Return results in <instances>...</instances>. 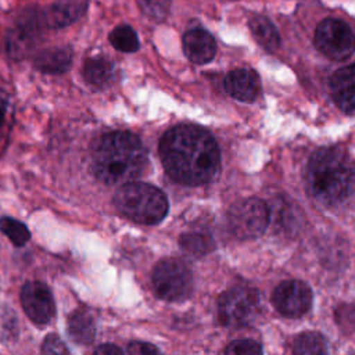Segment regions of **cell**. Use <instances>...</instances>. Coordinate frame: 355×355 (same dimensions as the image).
Returning <instances> with one entry per match:
<instances>
[{
	"label": "cell",
	"mask_w": 355,
	"mask_h": 355,
	"mask_svg": "<svg viewBox=\"0 0 355 355\" xmlns=\"http://www.w3.org/2000/svg\"><path fill=\"white\" fill-rule=\"evenodd\" d=\"M159 155L166 173L178 183L204 184L215 178L220 166L215 139L196 125L171 128L159 141Z\"/></svg>",
	"instance_id": "obj_1"
},
{
	"label": "cell",
	"mask_w": 355,
	"mask_h": 355,
	"mask_svg": "<svg viewBox=\"0 0 355 355\" xmlns=\"http://www.w3.org/2000/svg\"><path fill=\"white\" fill-rule=\"evenodd\" d=\"M147 164V151L141 141L128 132L105 135L97 144L92 169L105 184H126L137 179Z\"/></svg>",
	"instance_id": "obj_2"
},
{
	"label": "cell",
	"mask_w": 355,
	"mask_h": 355,
	"mask_svg": "<svg viewBox=\"0 0 355 355\" xmlns=\"http://www.w3.org/2000/svg\"><path fill=\"white\" fill-rule=\"evenodd\" d=\"M306 183L318 202L326 207L344 202L354 184V165L349 154L338 147L315 151L308 164Z\"/></svg>",
	"instance_id": "obj_3"
},
{
	"label": "cell",
	"mask_w": 355,
	"mask_h": 355,
	"mask_svg": "<svg viewBox=\"0 0 355 355\" xmlns=\"http://www.w3.org/2000/svg\"><path fill=\"white\" fill-rule=\"evenodd\" d=\"M114 204L123 216L143 225H155L168 214L165 194L158 187L141 182L121 186L114 197Z\"/></svg>",
	"instance_id": "obj_4"
},
{
	"label": "cell",
	"mask_w": 355,
	"mask_h": 355,
	"mask_svg": "<svg viewBox=\"0 0 355 355\" xmlns=\"http://www.w3.org/2000/svg\"><path fill=\"white\" fill-rule=\"evenodd\" d=\"M153 286L159 298L182 301L191 294L193 275L182 259L165 258L154 266Z\"/></svg>",
	"instance_id": "obj_5"
},
{
	"label": "cell",
	"mask_w": 355,
	"mask_h": 355,
	"mask_svg": "<svg viewBox=\"0 0 355 355\" xmlns=\"http://www.w3.org/2000/svg\"><path fill=\"white\" fill-rule=\"evenodd\" d=\"M259 297L254 288L239 286L226 290L218 301V316L223 326L241 327L254 320Z\"/></svg>",
	"instance_id": "obj_6"
},
{
	"label": "cell",
	"mask_w": 355,
	"mask_h": 355,
	"mask_svg": "<svg viewBox=\"0 0 355 355\" xmlns=\"http://www.w3.org/2000/svg\"><path fill=\"white\" fill-rule=\"evenodd\" d=\"M227 222L236 237L243 240L255 239L265 232L269 222V211L262 200L245 198L230 208Z\"/></svg>",
	"instance_id": "obj_7"
},
{
	"label": "cell",
	"mask_w": 355,
	"mask_h": 355,
	"mask_svg": "<svg viewBox=\"0 0 355 355\" xmlns=\"http://www.w3.org/2000/svg\"><path fill=\"white\" fill-rule=\"evenodd\" d=\"M315 44L326 57L344 61L354 53L352 29L340 19L327 18L316 28Z\"/></svg>",
	"instance_id": "obj_8"
},
{
	"label": "cell",
	"mask_w": 355,
	"mask_h": 355,
	"mask_svg": "<svg viewBox=\"0 0 355 355\" xmlns=\"http://www.w3.org/2000/svg\"><path fill=\"white\" fill-rule=\"evenodd\" d=\"M272 302L283 316L300 318L305 315L312 305V290L301 280H286L275 288Z\"/></svg>",
	"instance_id": "obj_9"
},
{
	"label": "cell",
	"mask_w": 355,
	"mask_h": 355,
	"mask_svg": "<svg viewBox=\"0 0 355 355\" xmlns=\"http://www.w3.org/2000/svg\"><path fill=\"white\" fill-rule=\"evenodd\" d=\"M25 313L36 324H47L55 315V304L50 288L42 282H28L21 291Z\"/></svg>",
	"instance_id": "obj_10"
},
{
	"label": "cell",
	"mask_w": 355,
	"mask_h": 355,
	"mask_svg": "<svg viewBox=\"0 0 355 355\" xmlns=\"http://www.w3.org/2000/svg\"><path fill=\"white\" fill-rule=\"evenodd\" d=\"M87 10V0H55L47 8L40 10L44 28L60 29L78 21Z\"/></svg>",
	"instance_id": "obj_11"
},
{
	"label": "cell",
	"mask_w": 355,
	"mask_h": 355,
	"mask_svg": "<svg viewBox=\"0 0 355 355\" xmlns=\"http://www.w3.org/2000/svg\"><path fill=\"white\" fill-rule=\"evenodd\" d=\"M225 89L233 98L243 103H252L261 92L259 76L252 69H234L225 78Z\"/></svg>",
	"instance_id": "obj_12"
},
{
	"label": "cell",
	"mask_w": 355,
	"mask_h": 355,
	"mask_svg": "<svg viewBox=\"0 0 355 355\" xmlns=\"http://www.w3.org/2000/svg\"><path fill=\"white\" fill-rule=\"evenodd\" d=\"M186 57L194 64H207L216 54V43L209 32L202 28H193L183 37Z\"/></svg>",
	"instance_id": "obj_13"
},
{
	"label": "cell",
	"mask_w": 355,
	"mask_h": 355,
	"mask_svg": "<svg viewBox=\"0 0 355 355\" xmlns=\"http://www.w3.org/2000/svg\"><path fill=\"white\" fill-rule=\"evenodd\" d=\"M330 89L340 110L352 115L355 110V69L352 64L333 73L330 78Z\"/></svg>",
	"instance_id": "obj_14"
},
{
	"label": "cell",
	"mask_w": 355,
	"mask_h": 355,
	"mask_svg": "<svg viewBox=\"0 0 355 355\" xmlns=\"http://www.w3.org/2000/svg\"><path fill=\"white\" fill-rule=\"evenodd\" d=\"M72 53L68 47H53L35 57V68L43 73H62L71 67Z\"/></svg>",
	"instance_id": "obj_15"
},
{
	"label": "cell",
	"mask_w": 355,
	"mask_h": 355,
	"mask_svg": "<svg viewBox=\"0 0 355 355\" xmlns=\"http://www.w3.org/2000/svg\"><path fill=\"white\" fill-rule=\"evenodd\" d=\"M68 333L75 343L90 344L96 336V322L90 311L76 309L68 319Z\"/></svg>",
	"instance_id": "obj_16"
},
{
	"label": "cell",
	"mask_w": 355,
	"mask_h": 355,
	"mask_svg": "<svg viewBox=\"0 0 355 355\" xmlns=\"http://www.w3.org/2000/svg\"><path fill=\"white\" fill-rule=\"evenodd\" d=\"M115 75L114 64L103 57L89 58L83 67V76L87 83L96 87H105L111 85Z\"/></svg>",
	"instance_id": "obj_17"
},
{
	"label": "cell",
	"mask_w": 355,
	"mask_h": 355,
	"mask_svg": "<svg viewBox=\"0 0 355 355\" xmlns=\"http://www.w3.org/2000/svg\"><path fill=\"white\" fill-rule=\"evenodd\" d=\"M250 29L255 40L268 51H275L280 46V36L276 26L266 17L257 15L250 19Z\"/></svg>",
	"instance_id": "obj_18"
},
{
	"label": "cell",
	"mask_w": 355,
	"mask_h": 355,
	"mask_svg": "<svg viewBox=\"0 0 355 355\" xmlns=\"http://www.w3.org/2000/svg\"><path fill=\"white\" fill-rule=\"evenodd\" d=\"M294 355H329L324 338L316 331H305L297 337L293 348Z\"/></svg>",
	"instance_id": "obj_19"
},
{
	"label": "cell",
	"mask_w": 355,
	"mask_h": 355,
	"mask_svg": "<svg viewBox=\"0 0 355 355\" xmlns=\"http://www.w3.org/2000/svg\"><path fill=\"white\" fill-rule=\"evenodd\" d=\"M110 42L118 51L132 53L139 49L136 32L129 25H119L110 33Z\"/></svg>",
	"instance_id": "obj_20"
},
{
	"label": "cell",
	"mask_w": 355,
	"mask_h": 355,
	"mask_svg": "<svg viewBox=\"0 0 355 355\" xmlns=\"http://www.w3.org/2000/svg\"><path fill=\"white\" fill-rule=\"evenodd\" d=\"M0 232L4 233L17 247H22L31 239L28 227L22 222L10 216L0 218Z\"/></svg>",
	"instance_id": "obj_21"
},
{
	"label": "cell",
	"mask_w": 355,
	"mask_h": 355,
	"mask_svg": "<svg viewBox=\"0 0 355 355\" xmlns=\"http://www.w3.org/2000/svg\"><path fill=\"white\" fill-rule=\"evenodd\" d=\"M180 245L187 252H191L196 255H202L211 250L212 240L208 236L201 234V233H189V234L182 236Z\"/></svg>",
	"instance_id": "obj_22"
},
{
	"label": "cell",
	"mask_w": 355,
	"mask_h": 355,
	"mask_svg": "<svg viewBox=\"0 0 355 355\" xmlns=\"http://www.w3.org/2000/svg\"><path fill=\"white\" fill-rule=\"evenodd\" d=\"M14 311L4 305L0 308V341L7 343L17 337L18 323Z\"/></svg>",
	"instance_id": "obj_23"
},
{
	"label": "cell",
	"mask_w": 355,
	"mask_h": 355,
	"mask_svg": "<svg viewBox=\"0 0 355 355\" xmlns=\"http://www.w3.org/2000/svg\"><path fill=\"white\" fill-rule=\"evenodd\" d=\"M225 355H263V351L258 341L251 338H241L232 341L226 347Z\"/></svg>",
	"instance_id": "obj_24"
},
{
	"label": "cell",
	"mask_w": 355,
	"mask_h": 355,
	"mask_svg": "<svg viewBox=\"0 0 355 355\" xmlns=\"http://www.w3.org/2000/svg\"><path fill=\"white\" fill-rule=\"evenodd\" d=\"M137 3L146 15L157 21L166 17L171 6V0H137Z\"/></svg>",
	"instance_id": "obj_25"
},
{
	"label": "cell",
	"mask_w": 355,
	"mask_h": 355,
	"mask_svg": "<svg viewBox=\"0 0 355 355\" xmlns=\"http://www.w3.org/2000/svg\"><path fill=\"white\" fill-rule=\"evenodd\" d=\"M42 351L43 355H69L68 348L57 334H49L44 338Z\"/></svg>",
	"instance_id": "obj_26"
},
{
	"label": "cell",
	"mask_w": 355,
	"mask_h": 355,
	"mask_svg": "<svg viewBox=\"0 0 355 355\" xmlns=\"http://www.w3.org/2000/svg\"><path fill=\"white\" fill-rule=\"evenodd\" d=\"M128 355H161V352L155 345L150 343L133 341L128 347Z\"/></svg>",
	"instance_id": "obj_27"
},
{
	"label": "cell",
	"mask_w": 355,
	"mask_h": 355,
	"mask_svg": "<svg viewBox=\"0 0 355 355\" xmlns=\"http://www.w3.org/2000/svg\"><path fill=\"white\" fill-rule=\"evenodd\" d=\"M93 355H122V351L114 344H103L96 348Z\"/></svg>",
	"instance_id": "obj_28"
},
{
	"label": "cell",
	"mask_w": 355,
	"mask_h": 355,
	"mask_svg": "<svg viewBox=\"0 0 355 355\" xmlns=\"http://www.w3.org/2000/svg\"><path fill=\"white\" fill-rule=\"evenodd\" d=\"M4 105H6V103L0 104V123L3 122V116H4Z\"/></svg>",
	"instance_id": "obj_29"
}]
</instances>
